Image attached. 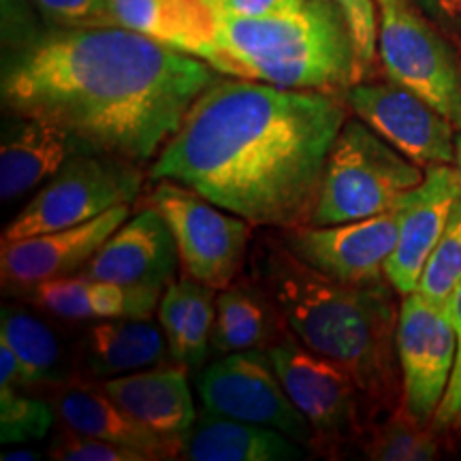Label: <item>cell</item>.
I'll use <instances>...</instances> for the list:
<instances>
[{"mask_svg": "<svg viewBox=\"0 0 461 461\" xmlns=\"http://www.w3.org/2000/svg\"><path fill=\"white\" fill-rule=\"evenodd\" d=\"M216 325V288L197 282L190 302V312L184 330L180 366L186 370H201L212 353V336Z\"/></svg>", "mask_w": 461, "mask_h": 461, "instance_id": "obj_29", "label": "cell"}, {"mask_svg": "<svg viewBox=\"0 0 461 461\" xmlns=\"http://www.w3.org/2000/svg\"><path fill=\"white\" fill-rule=\"evenodd\" d=\"M252 278L303 346L355 378L370 419L403 403L395 331L400 321L389 280L344 285L302 261L280 235H263L250 255Z\"/></svg>", "mask_w": 461, "mask_h": 461, "instance_id": "obj_3", "label": "cell"}, {"mask_svg": "<svg viewBox=\"0 0 461 461\" xmlns=\"http://www.w3.org/2000/svg\"><path fill=\"white\" fill-rule=\"evenodd\" d=\"M285 333L288 327L280 310L255 278L235 280L218 291L212 353L267 350Z\"/></svg>", "mask_w": 461, "mask_h": 461, "instance_id": "obj_24", "label": "cell"}, {"mask_svg": "<svg viewBox=\"0 0 461 461\" xmlns=\"http://www.w3.org/2000/svg\"><path fill=\"white\" fill-rule=\"evenodd\" d=\"M0 338L7 339L20 361L24 389H56L75 378L56 331L26 308L3 305Z\"/></svg>", "mask_w": 461, "mask_h": 461, "instance_id": "obj_25", "label": "cell"}, {"mask_svg": "<svg viewBox=\"0 0 461 461\" xmlns=\"http://www.w3.org/2000/svg\"><path fill=\"white\" fill-rule=\"evenodd\" d=\"M378 58L391 82L414 92L461 131V56L411 0H376Z\"/></svg>", "mask_w": 461, "mask_h": 461, "instance_id": "obj_6", "label": "cell"}, {"mask_svg": "<svg viewBox=\"0 0 461 461\" xmlns=\"http://www.w3.org/2000/svg\"><path fill=\"white\" fill-rule=\"evenodd\" d=\"M218 17L210 62L218 73L336 96L366 77L353 34L333 0H303L263 17Z\"/></svg>", "mask_w": 461, "mask_h": 461, "instance_id": "obj_4", "label": "cell"}, {"mask_svg": "<svg viewBox=\"0 0 461 461\" xmlns=\"http://www.w3.org/2000/svg\"><path fill=\"white\" fill-rule=\"evenodd\" d=\"M348 112L342 96L327 92L216 79L190 105L148 177L197 190L252 227H305Z\"/></svg>", "mask_w": 461, "mask_h": 461, "instance_id": "obj_1", "label": "cell"}, {"mask_svg": "<svg viewBox=\"0 0 461 461\" xmlns=\"http://www.w3.org/2000/svg\"><path fill=\"white\" fill-rule=\"evenodd\" d=\"M425 171L359 118H348L327 158L310 224L330 227L395 210Z\"/></svg>", "mask_w": 461, "mask_h": 461, "instance_id": "obj_5", "label": "cell"}, {"mask_svg": "<svg viewBox=\"0 0 461 461\" xmlns=\"http://www.w3.org/2000/svg\"><path fill=\"white\" fill-rule=\"evenodd\" d=\"M417 3L461 54V0H417Z\"/></svg>", "mask_w": 461, "mask_h": 461, "instance_id": "obj_36", "label": "cell"}, {"mask_svg": "<svg viewBox=\"0 0 461 461\" xmlns=\"http://www.w3.org/2000/svg\"><path fill=\"white\" fill-rule=\"evenodd\" d=\"M39 11L62 28L115 26L109 0H32Z\"/></svg>", "mask_w": 461, "mask_h": 461, "instance_id": "obj_33", "label": "cell"}, {"mask_svg": "<svg viewBox=\"0 0 461 461\" xmlns=\"http://www.w3.org/2000/svg\"><path fill=\"white\" fill-rule=\"evenodd\" d=\"M115 26H124L207 65L216 54L221 17L210 0H109Z\"/></svg>", "mask_w": 461, "mask_h": 461, "instance_id": "obj_21", "label": "cell"}, {"mask_svg": "<svg viewBox=\"0 0 461 461\" xmlns=\"http://www.w3.org/2000/svg\"><path fill=\"white\" fill-rule=\"evenodd\" d=\"M455 149H457V157H455V167H457L459 177H461V135H457V140H455Z\"/></svg>", "mask_w": 461, "mask_h": 461, "instance_id": "obj_38", "label": "cell"}, {"mask_svg": "<svg viewBox=\"0 0 461 461\" xmlns=\"http://www.w3.org/2000/svg\"><path fill=\"white\" fill-rule=\"evenodd\" d=\"M303 455L280 429L205 411L182 440V459L190 461H295Z\"/></svg>", "mask_w": 461, "mask_h": 461, "instance_id": "obj_23", "label": "cell"}, {"mask_svg": "<svg viewBox=\"0 0 461 461\" xmlns=\"http://www.w3.org/2000/svg\"><path fill=\"white\" fill-rule=\"evenodd\" d=\"M186 372L177 363L158 366L107 378L99 387L148 429L167 438H184L197 420Z\"/></svg>", "mask_w": 461, "mask_h": 461, "instance_id": "obj_20", "label": "cell"}, {"mask_svg": "<svg viewBox=\"0 0 461 461\" xmlns=\"http://www.w3.org/2000/svg\"><path fill=\"white\" fill-rule=\"evenodd\" d=\"M180 265L176 240L152 207L143 205L109 238L82 276L131 286H163L176 280Z\"/></svg>", "mask_w": 461, "mask_h": 461, "instance_id": "obj_16", "label": "cell"}, {"mask_svg": "<svg viewBox=\"0 0 461 461\" xmlns=\"http://www.w3.org/2000/svg\"><path fill=\"white\" fill-rule=\"evenodd\" d=\"M395 346L403 406L412 417L434 425L457 359V333L448 305L429 302L417 291L403 297Z\"/></svg>", "mask_w": 461, "mask_h": 461, "instance_id": "obj_11", "label": "cell"}, {"mask_svg": "<svg viewBox=\"0 0 461 461\" xmlns=\"http://www.w3.org/2000/svg\"><path fill=\"white\" fill-rule=\"evenodd\" d=\"M141 165L112 154L86 152L68 160L3 230V244L88 222L141 194Z\"/></svg>", "mask_w": 461, "mask_h": 461, "instance_id": "obj_7", "label": "cell"}, {"mask_svg": "<svg viewBox=\"0 0 461 461\" xmlns=\"http://www.w3.org/2000/svg\"><path fill=\"white\" fill-rule=\"evenodd\" d=\"M28 389L0 383V442L20 445L48 436L56 419L51 402L26 393Z\"/></svg>", "mask_w": 461, "mask_h": 461, "instance_id": "obj_27", "label": "cell"}, {"mask_svg": "<svg viewBox=\"0 0 461 461\" xmlns=\"http://www.w3.org/2000/svg\"><path fill=\"white\" fill-rule=\"evenodd\" d=\"M129 218L131 203H124L75 227L7 241L0 250L3 286L26 295L45 282L79 276Z\"/></svg>", "mask_w": 461, "mask_h": 461, "instance_id": "obj_14", "label": "cell"}, {"mask_svg": "<svg viewBox=\"0 0 461 461\" xmlns=\"http://www.w3.org/2000/svg\"><path fill=\"white\" fill-rule=\"evenodd\" d=\"M95 152L71 132L37 118L11 115L0 143V199L15 201L50 182L68 160Z\"/></svg>", "mask_w": 461, "mask_h": 461, "instance_id": "obj_18", "label": "cell"}, {"mask_svg": "<svg viewBox=\"0 0 461 461\" xmlns=\"http://www.w3.org/2000/svg\"><path fill=\"white\" fill-rule=\"evenodd\" d=\"M221 15L263 17L297 7L303 0H210Z\"/></svg>", "mask_w": 461, "mask_h": 461, "instance_id": "obj_35", "label": "cell"}, {"mask_svg": "<svg viewBox=\"0 0 461 461\" xmlns=\"http://www.w3.org/2000/svg\"><path fill=\"white\" fill-rule=\"evenodd\" d=\"M342 99L361 122L412 163L420 167L455 163L457 129L414 92L393 82H357Z\"/></svg>", "mask_w": 461, "mask_h": 461, "instance_id": "obj_12", "label": "cell"}, {"mask_svg": "<svg viewBox=\"0 0 461 461\" xmlns=\"http://www.w3.org/2000/svg\"><path fill=\"white\" fill-rule=\"evenodd\" d=\"M434 425L423 423L406 411L397 408L380 423H372L366 431L367 459L374 461H429L440 457V447L434 434Z\"/></svg>", "mask_w": 461, "mask_h": 461, "instance_id": "obj_26", "label": "cell"}, {"mask_svg": "<svg viewBox=\"0 0 461 461\" xmlns=\"http://www.w3.org/2000/svg\"><path fill=\"white\" fill-rule=\"evenodd\" d=\"M48 455L56 461H149L146 453L101 438L82 436L65 425H60L51 438Z\"/></svg>", "mask_w": 461, "mask_h": 461, "instance_id": "obj_30", "label": "cell"}, {"mask_svg": "<svg viewBox=\"0 0 461 461\" xmlns=\"http://www.w3.org/2000/svg\"><path fill=\"white\" fill-rule=\"evenodd\" d=\"M146 205L173 233L184 276L216 291L240 278L250 248V222L173 180H157Z\"/></svg>", "mask_w": 461, "mask_h": 461, "instance_id": "obj_8", "label": "cell"}, {"mask_svg": "<svg viewBox=\"0 0 461 461\" xmlns=\"http://www.w3.org/2000/svg\"><path fill=\"white\" fill-rule=\"evenodd\" d=\"M402 203L384 214L361 221L280 230V238L295 255L330 278L344 285L383 282L384 265L400 238Z\"/></svg>", "mask_w": 461, "mask_h": 461, "instance_id": "obj_13", "label": "cell"}, {"mask_svg": "<svg viewBox=\"0 0 461 461\" xmlns=\"http://www.w3.org/2000/svg\"><path fill=\"white\" fill-rule=\"evenodd\" d=\"M197 282L188 276L180 280H173L167 285L163 297L158 303V322L163 330L167 344H169L171 361L180 366L182 344H184V330H186V321L190 312V302H193V293Z\"/></svg>", "mask_w": 461, "mask_h": 461, "instance_id": "obj_31", "label": "cell"}, {"mask_svg": "<svg viewBox=\"0 0 461 461\" xmlns=\"http://www.w3.org/2000/svg\"><path fill=\"white\" fill-rule=\"evenodd\" d=\"M448 314H451L455 333H457V359H455L453 376L448 383L447 395L442 400L434 417L436 429L461 428V282L448 299Z\"/></svg>", "mask_w": 461, "mask_h": 461, "instance_id": "obj_34", "label": "cell"}, {"mask_svg": "<svg viewBox=\"0 0 461 461\" xmlns=\"http://www.w3.org/2000/svg\"><path fill=\"white\" fill-rule=\"evenodd\" d=\"M267 355L288 397L312 425L314 451L336 455L346 442L366 436V397L342 366L310 350L291 331L269 346Z\"/></svg>", "mask_w": 461, "mask_h": 461, "instance_id": "obj_9", "label": "cell"}, {"mask_svg": "<svg viewBox=\"0 0 461 461\" xmlns=\"http://www.w3.org/2000/svg\"><path fill=\"white\" fill-rule=\"evenodd\" d=\"M0 459L3 461H39L41 459V455L37 451H32V448H15V451H7L0 455Z\"/></svg>", "mask_w": 461, "mask_h": 461, "instance_id": "obj_37", "label": "cell"}, {"mask_svg": "<svg viewBox=\"0 0 461 461\" xmlns=\"http://www.w3.org/2000/svg\"><path fill=\"white\" fill-rule=\"evenodd\" d=\"M353 34L363 71H370L378 56V14L374 0H333Z\"/></svg>", "mask_w": 461, "mask_h": 461, "instance_id": "obj_32", "label": "cell"}, {"mask_svg": "<svg viewBox=\"0 0 461 461\" xmlns=\"http://www.w3.org/2000/svg\"><path fill=\"white\" fill-rule=\"evenodd\" d=\"M51 406L60 425L82 436L101 438L135 451L146 453L149 461L182 457L184 438H167L148 429L115 403L99 383H67L51 389Z\"/></svg>", "mask_w": 461, "mask_h": 461, "instance_id": "obj_17", "label": "cell"}, {"mask_svg": "<svg viewBox=\"0 0 461 461\" xmlns=\"http://www.w3.org/2000/svg\"><path fill=\"white\" fill-rule=\"evenodd\" d=\"M459 199L461 177L457 167L451 165L428 167L423 182L403 197L400 238L384 265V278L397 295L406 297L417 291L425 263Z\"/></svg>", "mask_w": 461, "mask_h": 461, "instance_id": "obj_15", "label": "cell"}, {"mask_svg": "<svg viewBox=\"0 0 461 461\" xmlns=\"http://www.w3.org/2000/svg\"><path fill=\"white\" fill-rule=\"evenodd\" d=\"M163 286H131L115 282L71 276L45 282L26 293L34 308L60 321L148 319L158 310Z\"/></svg>", "mask_w": 461, "mask_h": 461, "instance_id": "obj_22", "label": "cell"}, {"mask_svg": "<svg viewBox=\"0 0 461 461\" xmlns=\"http://www.w3.org/2000/svg\"><path fill=\"white\" fill-rule=\"evenodd\" d=\"M167 359H171L169 344L149 316L95 321L79 342L75 376L103 383L113 376L167 366Z\"/></svg>", "mask_w": 461, "mask_h": 461, "instance_id": "obj_19", "label": "cell"}, {"mask_svg": "<svg viewBox=\"0 0 461 461\" xmlns=\"http://www.w3.org/2000/svg\"><path fill=\"white\" fill-rule=\"evenodd\" d=\"M216 68L124 26L43 32L5 62L3 107L56 124L90 149L157 158Z\"/></svg>", "mask_w": 461, "mask_h": 461, "instance_id": "obj_2", "label": "cell"}, {"mask_svg": "<svg viewBox=\"0 0 461 461\" xmlns=\"http://www.w3.org/2000/svg\"><path fill=\"white\" fill-rule=\"evenodd\" d=\"M197 393L205 412L267 425L314 448L312 425L282 387L267 350L230 353L210 363L199 374Z\"/></svg>", "mask_w": 461, "mask_h": 461, "instance_id": "obj_10", "label": "cell"}, {"mask_svg": "<svg viewBox=\"0 0 461 461\" xmlns=\"http://www.w3.org/2000/svg\"><path fill=\"white\" fill-rule=\"evenodd\" d=\"M461 282V199L455 203L440 240L420 274L417 293L434 303H448Z\"/></svg>", "mask_w": 461, "mask_h": 461, "instance_id": "obj_28", "label": "cell"}]
</instances>
